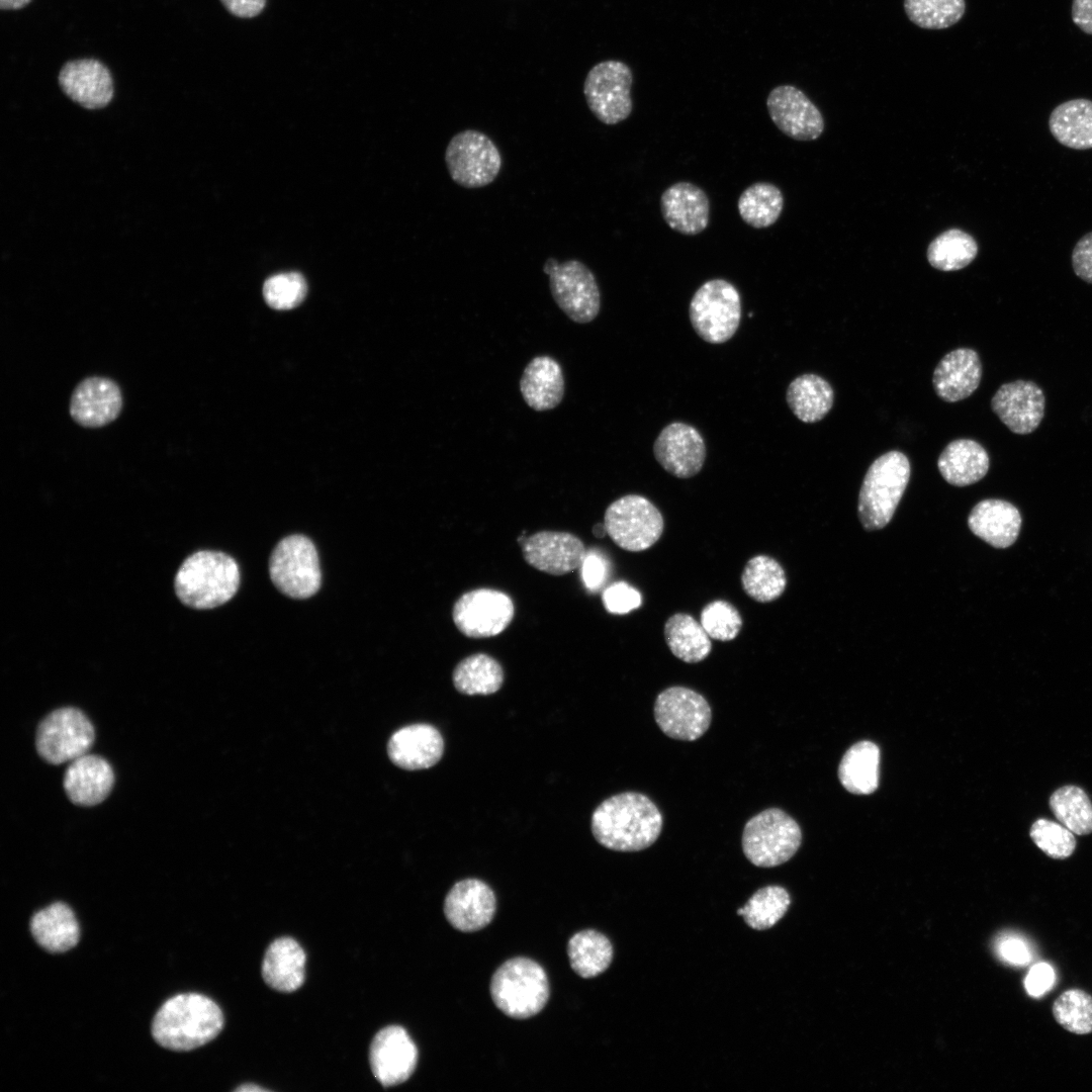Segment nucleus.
Masks as SVG:
<instances>
[{"instance_id": "obj_26", "label": "nucleus", "mask_w": 1092, "mask_h": 1092, "mask_svg": "<svg viewBox=\"0 0 1092 1092\" xmlns=\"http://www.w3.org/2000/svg\"><path fill=\"white\" fill-rule=\"evenodd\" d=\"M114 774L109 762L95 754H84L71 761L64 776V789L72 803L94 806L104 801L112 790Z\"/></svg>"}, {"instance_id": "obj_9", "label": "nucleus", "mask_w": 1092, "mask_h": 1092, "mask_svg": "<svg viewBox=\"0 0 1092 1092\" xmlns=\"http://www.w3.org/2000/svg\"><path fill=\"white\" fill-rule=\"evenodd\" d=\"M445 164L456 184L475 189L495 180L503 159L497 146L487 134L476 129H465L449 141L445 150Z\"/></svg>"}, {"instance_id": "obj_31", "label": "nucleus", "mask_w": 1092, "mask_h": 1092, "mask_svg": "<svg viewBox=\"0 0 1092 1092\" xmlns=\"http://www.w3.org/2000/svg\"><path fill=\"white\" fill-rule=\"evenodd\" d=\"M989 465L987 451L971 439H959L948 443L937 460L941 476L956 486L978 482L987 474Z\"/></svg>"}, {"instance_id": "obj_29", "label": "nucleus", "mask_w": 1092, "mask_h": 1092, "mask_svg": "<svg viewBox=\"0 0 1092 1092\" xmlns=\"http://www.w3.org/2000/svg\"><path fill=\"white\" fill-rule=\"evenodd\" d=\"M520 390L534 411L556 407L564 395V378L558 362L549 356L533 358L524 369Z\"/></svg>"}, {"instance_id": "obj_42", "label": "nucleus", "mask_w": 1092, "mask_h": 1092, "mask_svg": "<svg viewBox=\"0 0 1092 1092\" xmlns=\"http://www.w3.org/2000/svg\"><path fill=\"white\" fill-rule=\"evenodd\" d=\"M1052 812L1058 821L1074 834L1092 832V804L1087 794L1076 786H1065L1050 799Z\"/></svg>"}, {"instance_id": "obj_21", "label": "nucleus", "mask_w": 1092, "mask_h": 1092, "mask_svg": "<svg viewBox=\"0 0 1092 1092\" xmlns=\"http://www.w3.org/2000/svg\"><path fill=\"white\" fill-rule=\"evenodd\" d=\"M123 404L119 385L110 378L91 376L75 387L69 405L72 419L85 428H101L115 421Z\"/></svg>"}, {"instance_id": "obj_1", "label": "nucleus", "mask_w": 1092, "mask_h": 1092, "mask_svg": "<svg viewBox=\"0 0 1092 1092\" xmlns=\"http://www.w3.org/2000/svg\"><path fill=\"white\" fill-rule=\"evenodd\" d=\"M662 824L657 806L638 792H624L604 800L590 820L596 840L606 848L623 852L651 846L659 837Z\"/></svg>"}, {"instance_id": "obj_54", "label": "nucleus", "mask_w": 1092, "mask_h": 1092, "mask_svg": "<svg viewBox=\"0 0 1092 1092\" xmlns=\"http://www.w3.org/2000/svg\"><path fill=\"white\" fill-rule=\"evenodd\" d=\"M220 2L231 14L242 18L259 15L266 4V0H220Z\"/></svg>"}, {"instance_id": "obj_36", "label": "nucleus", "mask_w": 1092, "mask_h": 1092, "mask_svg": "<svg viewBox=\"0 0 1092 1092\" xmlns=\"http://www.w3.org/2000/svg\"><path fill=\"white\" fill-rule=\"evenodd\" d=\"M880 749L871 741L853 744L843 755L838 777L841 785L850 793L867 795L879 785Z\"/></svg>"}, {"instance_id": "obj_24", "label": "nucleus", "mask_w": 1092, "mask_h": 1092, "mask_svg": "<svg viewBox=\"0 0 1092 1092\" xmlns=\"http://www.w3.org/2000/svg\"><path fill=\"white\" fill-rule=\"evenodd\" d=\"M660 211L667 225L686 236L704 232L710 220V200L699 186L676 182L667 187L660 196Z\"/></svg>"}, {"instance_id": "obj_6", "label": "nucleus", "mask_w": 1092, "mask_h": 1092, "mask_svg": "<svg viewBox=\"0 0 1092 1092\" xmlns=\"http://www.w3.org/2000/svg\"><path fill=\"white\" fill-rule=\"evenodd\" d=\"M799 824L779 808H769L745 824L741 843L746 858L754 866L772 868L785 863L801 845Z\"/></svg>"}, {"instance_id": "obj_5", "label": "nucleus", "mask_w": 1092, "mask_h": 1092, "mask_svg": "<svg viewBox=\"0 0 1092 1092\" xmlns=\"http://www.w3.org/2000/svg\"><path fill=\"white\" fill-rule=\"evenodd\" d=\"M490 995L494 1005L507 1016L529 1018L539 1013L548 1001V977L533 960L513 958L492 975Z\"/></svg>"}, {"instance_id": "obj_11", "label": "nucleus", "mask_w": 1092, "mask_h": 1092, "mask_svg": "<svg viewBox=\"0 0 1092 1092\" xmlns=\"http://www.w3.org/2000/svg\"><path fill=\"white\" fill-rule=\"evenodd\" d=\"M604 524L613 542L631 552L653 546L664 529L659 510L639 494H627L613 502L605 512Z\"/></svg>"}, {"instance_id": "obj_40", "label": "nucleus", "mask_w": 1092, "mask_h": 1092, "mask_svg": "<svg viewBox=\"0 0 1092 1092\" xmlns=\"http://www.w3.org/2000/svg\"><path fill=\"white\" fill-rule=\"evenodd\" d=\"M741 584L745 594L759 603H769L782 596L787 585L786 573L782 565L767 555L750 558L741 574Z\"/></svg>"}, {"instance_id": "obj_19", "label": "nucleus", "mask_w": 1092, "mask_h": 1092, "mask_svg": "<svg viewBox=\"0 0 1092 1092\" xmlns=\"http://www.w3.org/2000/svg\"><path fill=\"white\" fill-rule=\"evenodd\" d=\"M519 544L528 564L552 575L580 567L587 552L582 541L568 532L540 531Z\"/></svg>"}, {"instance_id": "obj_32", "label": "nucleus", "mask_w": 1092, "mask_h": 1092, "mask_svg": "<svg viewBox=\"0 0 1092 1092\" xmlns=\"http://www.w3.org/2000/svg\"><path fill=\"white\" fill-rule=\"evenodd\" d=\"M30 930L36 942L51 952L66 951L80 938L78 920L72 909L62 902L36 912L31 918Z\"/></svg>"}, {"instance_id": "obj_58", "label": "nucleus", "mask_w": 1092, "mask_h": 1092, "mask_svg": "<svg viewBox=\"0 0 1092 1092\" xmlns=\"http://www.w3.org/2000/svg\"><path fill=\"white\" fill-rule=\"evenodd\" d=\"M236 1091H242V1092L251 1091L252 1092V1091H266V1089H264V1088H262L260 1086H257L255 1084H252V1085L246 1084V1085L238 1087L236 1089Z\"/></svg>"}, {"instance_id": "obj_16", "label": "nucleus", "mask_w": 1092, "mask_h": 1092, "mask_svg": "<svg viewBox=\"0 0 1092 1092\" xmlns=\"http://www.w3.org/2000/svg\"><path fill=\"white\" fill-rule=\"evenodd\" d=\"M766 107L775 125L793 140L814 141L823 132L821 112L803 91L794 86L774 88L766 98Z\"/></svg>"}, {"instance_id": "obj_51", "label": "nucleus", "mask_w": 1092, "mask_h": 1092, "mask_svg": "<svg viewBox=\"0 0 1092 1092\" xmlns=\"http://www.w3.org/2000/svg\"><path fill=\"white\" fill-rule=\"evenodd\" d=\"M1056 974L1053 967L1048 963L1033 965L1024 980L1027 994L1033 998L1044 995L1054 986Z\"/></svg>"}, {"instance_id": "obj_53", "label": "nucleus", "mask_w": 1092, "mask_h": 1092, "mask_svg": "<svg viewBox=\"0 0 1092 1092\" xmlns=\"http://www.w3.org/2000/svg\"><path fill=\"white\" fill-rule=\"evenodd\" d=\"M1072 267L1079 278L1092 284V232L1076 243L1072 252Z\"/></svg>"}, {"instance_id": "obj_41", "label": "nucleus", "mask_w": 1092, "mask_h": 1092, "mask_svg": "<svg viewBox=\"0 0 1092 1092\" xmlns=\"http://www.w3.org/2000/svg\"><path fill=\"white\" fill-rule=\"evenodd\" d=\"M978 250V244L971 235L959 229H950L929 244L927 260L933 268L940 271H957L972 263Z\"/></svg>"}, {"instance_id": "obj_25", "label": "nucleus", "mask_w": 1092, "mask_h": 1092, "mask_svg": "<svg viewBox=\"0 0 1092 1092\" xmlns=\"http://www.w3.org/2000/svg\"><path fill=\"white\" fill-rule=\"evenodd\" d=\"M387 751L391 761L403 769H425L441 759L444 740L435 726L427 723L412 724L391 735Z\"/></svg>"}, {"instance_id": "obj_44", "label": "nucleus", "mask_w": 1092, "mask_h": 1092, "mask_svg": "<svg viewBox=\"0 0 1092 1092\" xmlns=\"http://www.w3.org/2000/svg\"><path fill=\"white\" fill-rule=\"evenodd\" d=\"M909 20L924 29H944L958 23L966 12L965 0H904Z\"/></svg>"}, {"instance_id": "obj_55", "label": "nucleus", "mask_w": 1092, "mask_h": 1092, "mask_svg": "<svg viewBox=\"0 0 1092 1092\" xmlns=\"http://www.w3.org/2000/svg\"><path fill=\"white\" fill-rule=\"evenodd\" d=\"M1072 20L1082 31L1092 34V0H1073Z\"/></svg>"}, {"instance_id": "obj_20", "label": "nucleus", "mask_w": 1092, "mask_h": 1092, "mask_svg": "<svg viewBox=\"0 0 1092 1092\" xmlns=\"http://www.w3.org/2000/svg\"><path fill=\"white\" fill-rule=\"evenodd\" d=\"M1044 403L1041 388L1022 379L1002 384L991 400L995 415L1011 432L1019 435L1030 434L1038 428L1044 415Z\"/></svg>"}, {"instance_id": "obj_23", "label": "nucleus", "mask_w": 1092, "mask_h": 1092, "mask_svg": "<svg viewBox=\"0 0 1092 1092\" xmlns=\"http://www.w3.org/2000/svg\"><path fill=\"white\" fill-rule=\"evenodd\" d=\"M58 82L63 92L87 109L105 107L113 96L109 70L96 59H78L65 63Z\"/></svg>"}, {"instance_id": "obj_47", "label": "nucleus", "mask_w": 1092, "mask_h": 1092, "mask_svg": "<svg viewBox=\"0 0 1092 1092\" xmlns=\"http://www.w3.org/2000/svg\"><path fill=\"white\" fill-rule=\"evenodd\" d=\"M306 292L305 279L296 272L271 276L263 286V295L267 304L275 309H290L299 305Z\"/></svg>"}, {"instance_id": "obj_39", "label": "nucleus", "mask_w": 1092, "mask_h": 1092, "mask_svg": "<svg viewBox=\"0 0 1092 1092\" xmlns=\"http://www.w3.org/2000/svg\"><path fill=\"white\" fill-rule=\"evenodd\" d=\"M737 208L745 223L754 229H765L772 225L782 214L784 195L772 183L756 182L740 194Z\"/></svg>"}, {"instance_id": "obj_4", "label": "nucleus", "mask_w": 1092, "mask_h": 1092, "mask_svg": "<svg viewBox=\"0 0 1092 1092\" xmlns=\"http://www.w3.org/2000/svg\"><path fill=\"white\" fill-rule=\"evenodd\" d=\"M910 478V463L900 451H889L869 467L858 495V517L874 531L891 521Z\"/></svg>"}, {"instance_id": "obj_48", "label": "nucleus", "mask_w": 1092, "mask_h": 1092, "mask_svg": "<svg viewBox=\"0 0 1092 1092\" xmlns=\"http://www.w3.org/2000/svg\"><path fill=\"white\" fill-rule=\"evenodd\" d=\"M1030 837L1037 847L1053 858L1069 857L1075 850L1074 833L1060 822L1036 820L1030 828Z\"/></svg>"}, {"instance_id": "obj_18", "label": "nucleus", "mask_w": 1092, "mask_h": 1092, "mask_svg": "<svg viewBox=\"0 0 1092 1092\" xmlns=\"http://www.w3.org/2000/svg\"><path fill=\"white\" fill-rule=\"evenodd\" d=\"M653 453L661 467L678 478L698 474L706 459V446L701 433L693 426L674 422L658 434Z\"/></svg>"}, {"instance_id": "obj_33", "label": "nucleus", "mask_w": 1092, "mask_h": 1092, "mask_svg": "<svg viewBox=\"0 0 1092 1092\" xmlns=\"http://www.w3.org/2000/svg\"><path fill=\"white\" fill-rule=\"evenodd\" d=\"M1049 127L1067 148L1092 149V100L1076 98L1059 104L1050 114Z\"/></svg>"}, {"instance_id": "obj_10", "label": "nucleus", "mask_w": 1092, "mask_h": 1092, "mask_svg": "<svg viewBox=\"0 0 1092 1092\" xmlns=\"http://www.w3.org/2000/svg\"><path fill=\"white\" fill-rule=\"evenodd\" d=\"M543 271L549 277L554 301L571 321L587 324L597 317L601 306L600 289L585 264L575 259L559 263L551 257L544 263Z\"/></svg>"}, {"instance_id": "obj_2", "label": "nucleus", "mask_w": 1092, "mask_h": 1092, "mask_svg": "<svg viewBox=\"0 0 1092 1092\" xmlns=\"http://www.w3.org/2000/svg\"><path fill=\"white\" fill-rule=\"evenodd\" d=\"M223 1026V1014L208 997L187 993L168 999L156 1013L152 1034L162 1046L190 1051L212 1040Z\"/></svg>"}, {"instance_id": "obj_7", "label": "nucleus", "mask_w": 1092, "mask_h": 1092, "mask_svg": "<svg viewBox=\"0 0 1092 1092\" xmlns=\"http://www.w3.org/2000/svg\"><path fill=\"white\" fill-rule=\"evenodd\" d=\"M689 316L697 335L710 344H722L736 333L741 320V297L725 279L704 282L694 293Z\"/></svg>"}, {"instance_id": "obj_13", "label": "nucleus", "mask_w": 1092, "mask_h": 1092, "mask_svg": "<svg viewBox=\"0 0 1092 1092\" xmlns=\"http://www.w3.org/2000/svg\"><path fill=\"white\" fill-rule=\"evenodd\" d=\"M632 72L623 62L609 60L595 65L587 73L583 94L592 113L607 125L618 124L629 117Z\"/></svg>"}, {"instance_id": "obj_3", "label": "nucleus", "mask_w": 1092, "mask_h": 1092, "mask_svg": "<svg viewBox=\"0 0 1092 1092\" xmlns=\"http://www.w3.org/2000/svg\"><path fill=\"white\" fill-rule=\"evenodd\" d=\"M240 568L230 555L200 550L188 556L175 576L178 599L186 606L206 610L229 602L240 585Z\"/></svg>"}, {"instance_id": "obj_15", "label": "nucleus", "mask_w": 1092, "mask_h": 1092, "mask_svg": "<svg viewBox=\"0 0 1092 1092\" xmlns=\"http://www.w3.org/2000/svg\"><path fill=\"white\" fill-rule=\"evenodd\" d=\"M512 599L492 588H476L463 594L454 604L452 619L469 638H488L502 633L512 622Z\"/></svg>"}, {"instance_id": "obj_45", "label": "nucleus", "mask_w": 1092, "mask_h": 1092, "mask_svg": "<svg viewBox=\"0 0 1092 1092\" xmlns=\"http://www.w3.org/2000/svg\"><path fill=\"white\" fill-rule=\"evenodd\" d=\"M1053 1014L1057 1022L1070 1032H1092V996L1081 989L1063 992L1054 1002Z\"/></svg>"}, {"instance_id": "obj_38", "label": "nucleus", "mask_w": 1092, "mask_h": 1092, "mask_svg": "<svg viewBox=\"0 0 1092 1092\" xmlns=\"http://www.w3.org/2000/svg\"><path fill=\"white\" fill-rule=\"evenodd\" d=\"M567 954L571 969L578 976L594 978L611 965L613 946L603 933L586 929L571 936L567 944Z\"/></svg>"}, {"instance_id": "obj_30", "label": "nucleus", "mask_w": 1092, "mask_h": 1092, "mask_svg": "<svg viewBox=\"0 0 1092 1092\" xmlns=\"http://www.w3.org/2000/svg\"><path fill=\"white\" fill-rule=\"evenodd\" d=\"M305 952L291 937L275 939L266 949L262 977L267 985L280 992H293L304 982Z\"/></svg>"}, {"instance_id": "obj_12", "label": "nucleus", "mask_w": 1092, "mask_h": 1092, "mask_svg": "<svg viewBox=\"0 0 1092 1092\" xmlns=\"http://www.w3.org/2000/svg\"><path fill=\"white\" fill-rule=\"evenodd\" d=\"M94 738V727L87 716L79 709L66 707L53 711L39 723L35 745L42 759L61 764L86 754Z\"/></svg>"}, {"instance_id": "obj_22", "label": "nucleus", "mask_w": 1092, "mask_h": 1092, "mask_svg": "<svg viewBox=\"0 0 1092 1092\" xmlns=\"http://www.w3.org/2000/svg\"><path fill=\"white\" fill-rule=\"evenodd\" d=\"M495 895L483 881L465 879L457 882L444 901V914L457 930L473 932L485 927L493 918Z\"/></svg>"}, {"instance_id": "obj_37", "label": "nucleus", "mask_w": 1092, "mask_h": 1092, "mask_svg": "<svg viewBox=\"0 0 1092 1092\" xmlns=\"http://www.w3.org/2000/svg\"><path fill=\"white\" fill-rule=\"evenodd\" d=\"M452 680L455 689L464 695H491L504 682L499 662L485 653H475L462 659L454 668Z\"/></svg>"}, {"instance_id": "obj_27", "label": "nucleus", "mask_w": 1092, "mask_h": 1092, "mask_svg": "<svg viewBox=\"0 0 1092 1092\" xmlns=\"http://www.w3.org/2000/svg\"><path fill=\"white\" fill-rule=\"evenodd\" d=\"M981 377L982 364L978 353L970 348H959L938 362L932 383L942 400L956 402L970 396L978 388Z\"/></svg>"}, {"instance_id": "obj_14", "label": "nucleus", "mask_w": 1092, "mask_h": 1092, "mask_svg": "<svg viewBox=\"0 0 1092 1092\" xmlns=\"http://www.w3.org/2000/svg\"><path fill=\"white\" fill-rule=\"evenodd\" d=\"M653 711L660 730L666 736L681 741L699 739L709 729L712 720L711 707L705 697L680 686L660 692Z\"/></svg>"}, {"instance_id": "obj_52", "label": "nucleus", "mask_w": 1092, "mask_h": 1092, "mask_svg": "<svg viewBox=\"0 0 1092 1092\" xmlns=\"http://www.w3.org/2000/svg\"><path fill=\"white\" fill-rule=\"evenodd\" d=\"M997 951L1004 962L1013 966H1025L1031 961L1030 948L1019 936H1003L997 943Z\"/></svg>"}, {"instance_id": "obj_46", "label": "nucleus", "mask_w": 1092, "mask_h": 1092, "mask_svg": "<svg viewBox=\"0 0 1092 1092\" xmlns=\"http://www.w3.org/2000/svg\"><path fill=\"white\" fill-rule=\"evenodd\" d=\"M700 619L708 635L718 641L735 639L742 628V618L738 610L723 600H716L706 605Z\"/></svg>"}, {"instance_id": "obj_34", "label": "nucleus", "mask_w": 1092, "mask_h": 1092, "mask_svg": "<svg viewBox=\"0 0 1092 1092\" xmlns=\"http://www.w3.org/2000/svg\"><path fill=\"white\" fill-rule=\"evenodd\" d=\"M831 385L816 374H803L791 381L786 400L792 413L803 423L821 421L833 405Z\"/></svg>"}, {"instance_id": "obj_35", "label": "nucleus", "mask_w": 1092, "mask_h": 1092, "mask_svg": "<svg viewBox=\"0 0 1092 1092\" xmlns=\"http://www.w3.org/2000/svg\"><path fill=\"white\" fill-rule=\"evenodd\" d=\"M664 638L671 653L687 663H697L712 650L711 637L701 622L686 613L670 616L664 624Z\"/></svg>"}, {"instance_id": "obj_49", "label": "nucleus", "mask_w": 1092, "mask_h": 1092, "mask_svg": "<svg viewBox=\"0 0 1092 1092\" xmlns=\"http://www.w3.org/2000/svg\"><path fill=\"white\" fill-rule=\"evenodd\" d=\"M605 609L612 614H627L640 607L641 594L625 581L609 585L603 593Z\"/></svg>"}, {"instance_id": "obj_43", "label": "nucleus", "mask_w": 1092, "mask_h": 1092, "mask_svg": "<svg viewBox=\"0 0 1092 1092\" xmlns=\"http://www.w3.org/2000/svg\"><path fill=\"white\" fill-rule=\"evenodd\" d=\"M791 903L787 890L780 886H766L757 890L744 907L737 910L746 924L756 930L772 927L784 917Z\"/></svg>"}, {"instance_id": "obj_56", "label": "nucleus", "mask_w": 1092, "mask_h": 1092, "mask_svg": "<svg viewBox=\"0 0 1092 1092\" xmlns=\"http://www.w3.org/2000/svg\"><path fill=\"white\" fill-rule=\"evenodd\" d=\"M31 0H0V8L2 10H16L23 8Z\"/></svg>"}, {"instance_id": "obj_8", "label": "nucleus", "mask_w": 1092, "mask_h": 1092, "mask_svg": "<svg viewBox=\"0 0 1092 1092\" xmlns=\"http://www.w3.org/2000/svg\"><path fill=\"white\" fill-rule=\"evenodd\" d=\"M269 573L273 584L285 596H313L321 586L322 572L312 541L297 534L283 538L271 553Z\"/></svg>"}, {"instance_id": "obj_17", "label": "nucleus", "mask_w": 1092, "mask_h": 1092, "mask_svg": "<svg viewBox=\"0 0 1092 1092\" xmlns=\"http://www.w3.org/2000/svg\"><path fill=\"white\" fill-rule=\"evenodd\" d=\"M418 1057L415 1042L407 1031L398 1025L379 1030L369 1051L371 1071L385 1087L406 1081L416 1069Z\"/></svg>"}, {"instance_id": "obj_57", "label": "nucleus", "mask_w": 1092, "mask_h": 1092, "mask_svg": "<svg viewBox=\"0 0 1092 1092\" xmlns=\"http://www.w3.org/2000/svg\"><path fill=\"white\" fill-rule=\"evenodd\" d=\"M593 533L597 538H603L607 534L605 524H596L593 528Z\"/></svg>"}, {"instance_id": "obj_50", "label": "nucleus", "mask_w": 1092, "mask_h": 1092, "mask_svg": "<svg viewBox=\"0 0 1092 1092\" xmlns=\"http://www.w3.org/2000/svg\"><path fill=\"white\" fill-rule=\"evenodd\" d=\"M580 568L583 583L589 590L599 589L608 578V560L596 550L586 552Z\"/></svg>"}, {"instance_id": "obj_28", "label": "nucleus", "mask_w": 1092, "mask_h": 1092, "mask_svg": "<svg viewBox=\"0 0 1092 1092\" xmlns=\"http://www.w3.org/2000/svg\"><path fill=\"white\" fill-rule=\"evenodd\" d=\"M970 530L995 548H1007L1017 539L1021 516L1018 509L1003 499L978 503L969 515Z\"/></svg>"}]
</instances>
